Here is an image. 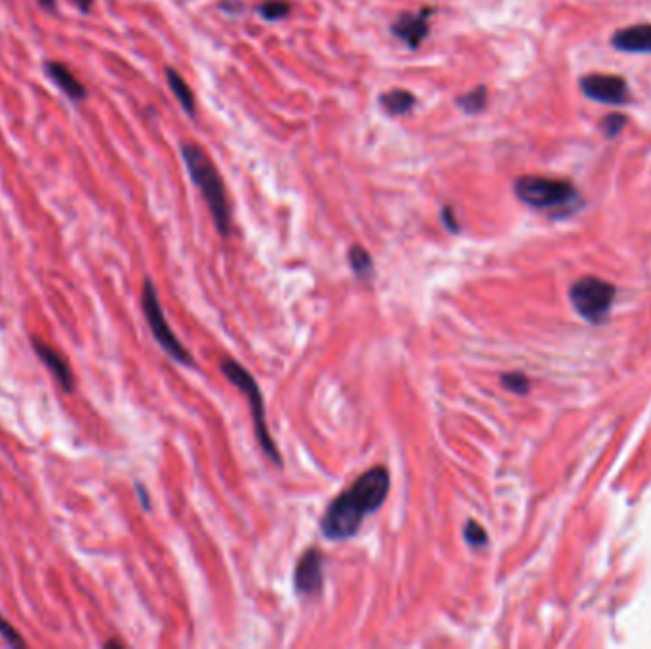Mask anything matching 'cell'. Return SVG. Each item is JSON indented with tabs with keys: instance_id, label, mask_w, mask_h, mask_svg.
<instances>
[{
	"instance_id": "15",
	"label": "cell",
	"mask_w": 651,
	"mask_h": 649,
	"mask_svg": "<svg viewBox=\"0 0 651 649\" xmlns=\"http://www.w3.org/2000/svg\"><path fill=\"white\" fill-rule=\"evenodd\" d=\"M349 265L353 269L354 277H358L360 280H368L373 274L372 256L358 244L351 246V250H349Z\"/></svg>"
},
{
	"instance_id": "21",
	"label": "cell",
	"mask_w": 651,
	"mask_h": 649,
	"mask_svg": "<svg viewBox=\"0 0 651 649\" xmlns=\"http://www.w3.org/2000/svg\"><path fill=\"white\" fill-rule=\"evenodd\" d=\"M0 636H2L10 645H14V648H25V645H27V642L21 638L18 629H15L14 624H10V622L2 617V613H0Z\"/></svg>"
},
{
	"instance_id": "24",
	"label": "cell",
	"mask_w": 651,
	"mask_h": 649,
	"mask_svg": "<svg viewBox=\"0 0 651 649\" xmlns=\"http://www.w3.org/2000/svg\"><path fill=\"white\" fill-rule=\"evenodd\" d=\"M71 2L80 10L82 14H88L92 6H94V0H71Z\"/></svg>"
},
{
	"instance_id": "19",
	"label": "cell",
	"mask_w": 651,
	"mask_h": 649,
	"mask_svg": "<svg viewBox=\"0 0 651 649\" xmlns=\"http://www.w3.org/2000/svg\"><path fill=\"white\" fill-rule=\"evenodd\" d=\"M503 389H507L509 393L514 394H528L529 393V381L524 373H503L501 375Z\"/></svg>"
},
{
	"instance_id": "18",
	"label": "cell",
	"mask_w": 651,
	"mask_h": 649,
	"mask_svg": "<svg viewBox=\"0 0 651 649\" xmlns=\"http://www.w3.org/2000/svg\"><path fill=\"white\" fill-rule=\"evenodd\" d=\"M463 537H465V541L472 548H482L488 545V533H486V529L482 528L480 524L475 520H468L467 524H465Z\"/></svg>"
},
{
	"instance_id": "9",
	"label": "cell",
	"mask_w": 651,
	"mask_h": 649,
	"mask_svg": "<svg viewBox=\"0 0 651 649\" xmlns=\"http://www.w3.org/2000/svg\"><path fill=\"white\" fill-rule=\"evenodd\" d=\"M433 14V8H423L419 12H404V14L396 18L391 31L410 50H417L421 46V42L428 36Z\"/></svg>"
},
{
	"instance_id": "16",
	"label": "cell",
	"mask_w": 651,
	"mask_h": 649,
	"mask_svg": "<svg viewBox=\"0 0 651 649\" xmlns=\"http://www.w3.org/2000/svg\"><path fill=\"white\" fill-rule=\"evenodd\" d=\"M457 107L461 109L463 113L467 115H478L484 111L486 103H488V88L486 86H476L475 90H470L467 94L459 95L457 99Z\"/></svg>"
},
{
	"instance_id": "10",
	"label": "cell",
	"mask_w": 651,
	"mask_h": 649,
	"mask_svg": "<svg viewBox=\"0 0 651 649\" xmlns=\"http://www.w3.org/2000/svg\"><path fill=\"white\" fill-rule=\"evenodd\" d=\"M31 343H33L34 354H36L42 364L50 370V373L54 375L57 385L62 386L63 393H73V391H75L76 379L75 373H73V368H71V364L67 362V358L63 356L62 352L55 351L54 347H50L38 337H31Z\"/></svg>"
},
{
	"instance_id": "3",
	"label": "cell",
	"mask_w": 651,
	"mask_h": 649,
	"mask_svg": "<svg viewBox=\"0 0 651 649\" xmlns=\"http://www.w3.org/2000/svg\"><path fill=\"white\" fill-rule=\"evenodd\" d=\"M514 195L518 200L541 211H552L556 216H568L577 210L581 200L573 183L545 176H522L514 181Z\"/></svg>"
},
{
	"instance_id": "11",
	"label": "cell",
	"mask_w": 651,
	"mask_h": 649,
	"mask_svg": "<svg viewBox=\"0 0 651 649\" xmlns=\"http://www.w3.org/2000/svg\"><path fill=\"white\" fill-rule=\"evenodd\" d=\"M611 44L621 52L631 54H651V23H640L615 31Z\"/></svg>"
},
{
	"instance_id": "17",
	"label": "cell",
	"mask_w": 651,
	"mask_h": 649,
	"mask_svg": "<svg viewBox=\"0 0 651 649\" xmlns=\"http://www.w3.org/2000/svg\"><path fill=\"white\" fill-rule=\"evenodd\" d=\"M292 12V6L284 0H267L263 4H259L258 14L265 21H279L284 20L286 15Z\"/></svg>"
},
{
	"instance_id": "25",
	"label": "cell",
	"mask_w": 651,
	"mask_h": 649,
	"mask_svg": "<svg viewBox=\"0 0 651 649\" xmlns=\"http://www.w3.org/2000/svg\"><path fill=\"white\" fill-rule=\"evenodd\" d=\"M36 2H38L44 10H48V12H55V8H57V2H55V0H36Z\"/></svg>"
},
{
	"instance_id": "22",
	"label": "cell",
	"mask_w": 651,
	"mask_h": 649,
	"mask_svg": "<svg viewBox=\"0 0 651 649\" xmlns=\"http://www.w3.org/2000/svg\"><path fill=\"white\" fill-rule=\"evenodd\" d=\"M442 223H444V227H446L449 232H454V235L455 232H459V229H461L451 206H444V208H442Z\"/></svg>"
},
{
	"instance_id": "23",
	"label": "cell",
	"mask_w": 651,
	"mask_h": 649,
	"mask_svg": "<svg viewBox=\"0 0 651 649\" xmlns=\"http://www.w3.org/2000/svg\"><path fill=\"white\" fill-rule=\"evenodd\" d=\"M136 494H137V497H139V503H141V507L145 508V510H150L149 494H147L145 486H143V484H139V482H136Z\"/></svg>"
},
{
	"instance_id": "8",
	"label": "cell",
	"mask_w": 651,
	"mask_h": 649,
	"mask_svg": "<svg viewBox=\"0 0 651 649\" xmlns=\"http://www.w3.org/2000/svg\"><path fill=\"white\" fill-rule=\"evenodd\" d=\"M293 587L301 596H316L324 587V558L316 548H309L301 556L293 573Z\"/></svg>"
},
{
	"instance_id": "26",
	"label": "cell",
	"mask_w": 651,
	"mask_h": 649,
	"mask_svg": "<svg viewBox=\"0 0 651 649\" xmlns=\"http://www.w3.org/2000/svg\"><path fill=\"white\" fill-rule=\"evenodd\" d=\"M103 648H124V643L118 642V640H108V642L103 643Z\"/></svg>"
},
{
	"instance_id": "4",
	"label": "cell",
	"mask_w": 651,
	"mask_h": 649,
	"mask_svg": "<svg viewBox=\"0 0 651 649\" xmlns=\"http://www.w3.org/2000/svg\"><path fill=\"white\" fill-rule=\"evenodd\" d=\"M219 370H221V373H223L225 377L229 379L232 385L238 386V389L242 391V394L248 398L251 417H253V433H255L259 446H261L263 453L269 457V461H271L274 467L282 468V457H280L279 447L274 444L271 431H269V426H267L263 394L259 391V385L255 383L253 375L246 370L244 365L238 364L237 360H223V362L219 364Z\"/></svg>"
},
{
	"instance_id": "14",
	"label": "cell",
	"mask_w": 651,
	"mask_h": 649,
	"mask_svg": "<svg viewBox=\"0 0 651 649\" xmlns=\"http://www.w3.org/2000/svg\"><path fill=\"white\" fill-rule=\"evenodd\" d=\"M166 82L177 97V102L181 103L185 113L195 116V95H192V90L189 88V84L183 81V76L179 75L176 69L166 67Z\"/></svg>"
},
{
	"instance_id": "1",
	"label": "cell",
	"mask_w": 651,
	"mask_h": 649,
	"mask_svg": "<svg viewBox=\"0 0 651 649\" xmlns=\"http://www.w3.org/2000/svg\"><path fill=\"white\" fill-rule=\"evenodd\" d=\"M391 491V474L383 465L372 467L328 505L320 528L330 541H346L358 533L366 516L379 510Z\"/></svg>"
},
{
	"instance_id": "5",
	"label": "cell",
	"mask_w": 651,
	"mask_h": 649,
	"mask_svg": "<svg viewBox=\"0 0 651 649\" xmlns=\"http://www.w3.org/2000/svg\"><path fill=\"white\" fill-rule=\"evenodd\" d=\"M141 307L145 320L150 328L153 337L156 339V343L160 345L172 360H176L179 364L183 365H195L190 352L181 345V341L176 337V333L172 332L170 324L166 320V314L162 311V305L158 301V293L153 284L150 278H145V284H143V293H141Z\"/></svg>"
},
{
	"instance_id": "20",
	"label": "cell",
	"mask_w": 651,
	"mask_h": 649,
	"mask_svg": "<svg viewBox=\"0 0 651 649\" xmlns=\"http://www.w3.org/2000/svg\"><path fill=\"white\" fill-rule=\"evenodd\" d=\"M624 122H626V116L621 115V113H611V115L604 116L602 122H600V128L604 132V136L608 139L611 137H615L624 128Z\"/></svg>"
},
{
	"instance_id": "6",
	"label": "cell",
	"mask_w": 651,
	"mask_h": 649,
	"mask_svg": "<svg viewBox=\"0 0 651 649\" xmlns=\"http://www.w3.org/2000/svg\"><path fill=\"white\" fill-rule=\"evenodd\" d=\"M615 291L617 290L611 282H606L596 277H584L579 278L570 288V299L573 309L587 322L600 324L610 314Z\"/></svg>"
},
{
	"instance_id": "12",
	"label": "cell",
	"mask_w": 651,
	"mask_h": 649,
	"mask_svg": "<svg viewBox=\"0 0 651 649\" xmlns=\"http://www.w3.org/2000/svg\"><path fill=\"white\" fill-rule=\"evenodd\" d=\"M44 69H46V75L52 78V82L62 90L63 94L67 95L71 102H84L88 97L86 86L63 63H59V61H46Z\"/></svg>"
},
{
	"instance_id": "7",
	"label": "cell",
	"mask_w": 651,
	"mask_h": 649,
	"mask_svg": "<svg viewBox=\"0 0 651 649\" xmlns=\"http://www.w3.org/2000/svg\"><path fill=\"white\" fill-rule=\"evenodd\" d=\"M579 86L583 90V94L590 99L604 105H624L631 99L629 84L623 76L619 75H602V73H592L584 75L579 82Z\"/></svg>"
},
{
	"instance_id": "13",
	"label": "cell",
	"mask_w": 651,
	"mask_h": 649,
	"mask_svg": "<svg viewBox=\"0 0 651 649\" xmlns=\"http://www.w3.org/2000/svg\"><path fill=\"white\" fill-rule=\"evenodd\" d=\"M379 103L388 115H406L415 105V95L407 90H391V92L381 94Z\"/></svg>"
},
{
	"instance_id": "2",
	"label": "cell",
	"mask_w": 651,
	"mask_h": 649,
	"mask_svg": "<svg viewBox=\"0 0 651 649\" xmlns=\"http://www.w3.org/2000/svg\"><path fill=\"white\" fill-rule=\"evenodd\" d=\"M181 156H183V162L187 166L190 179L200 189L204 200L208 204V210L214 217L217 230L223 237H229V232H231V208L227 202L223 179L219 176V172L208 158L206 151L195 143H181Z\"/></svg>"
}]
</instances>
